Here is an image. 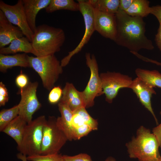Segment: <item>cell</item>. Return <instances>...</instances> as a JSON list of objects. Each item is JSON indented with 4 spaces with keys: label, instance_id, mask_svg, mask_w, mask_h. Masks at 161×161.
Masks as SVG:
<instances>
[{
    "label": "cell",
    "instance_id": "1",
    "mask_svg": "<svg viewBox=\"0 0 161 161\" xmlns=\"http://www.w3.org/2000/svg\"><path fill=\"white\" fill-rule=\"evenodd\" d=\"M115 16L117 31L114 41L117 44L126 48L131 52L154 49L152 41L145 35V24L143 18L130 16L119 10Z\"/></svg>",
    "mask_w": 161,
    "mask_h": 161
},
{
    "label": "cell",
    "instance_id": "2",
    "mask_svg": "<svg viewBox=\"0 0 161 161\" xmlns=\"http://www.w3.org/2000/svg\"><path fill=\"white\" fill-rule=\"evenodd\" d=\"M33 32L31 42L32 54L36 57L53 55L59 52L65 40L63 29L47 24L38 26Z\"/></svg>",
    "mask_w": 161,
    "mask_h": 161
},
{
    "label": "cell",
    "instance_id": "3",
    "mask_svg": "<svg viewBox=\"0 0 161 161\" xmlns=\"http://www.w3.org/2000/svg\"><path fill=\"white\" fill-rule=\"evenodd\" d=\"M129 157L139 161H157L160 156L158 142L149 129L141 126L137 136L126 145Z\"/></svg>",
    "mask_w": 161,
    "mask_h": 161
},
{
    "label": "cell",
    "instance_id": "4",
    "mask_svg": "<svg viewBox=\"0 0 161 161\" xmlns=\"http://www.w3.org/2000/svg\"><path fill=\"white\" fill-rule=\"evenodd\" d=\"M31 68L39 75L44 87L50 91L63 72L61 62L54 54L41 57L28 55Z\"/></svg>",
    "mask_w": 161,
    "mask_h": 161
},
{
    "label": "cell",
    "instance_id": "5",
    "mask_svg": "<svg viewBox=\"0 0 161 161\" xmlns=\"http://www.w3.org/2000/svg\"><path fill=\"white\" fill-rule=\"evenodd\" d=\"M47 120L40 116L27 123L20 145V153L26 156L41 154L43 128Z\"/></svg>",
    "mask_w": 161,
    "mask_h": 161
},
{
    "label": "cell",
    "instance_id": "6",
    "mask_svg": "<svg viewBox=\"0 0 161 161\" xmlns=\"http://www.w3.org/2000/svg\"><path fill=\"white\" fill-rule=\"evenodd\" d=\"M56 118L49 116L43 128L40 155L59 153L68 140L64 133L58 126Z\"/></svg>",
    "mask_w": 161,
    "mask_h": 161
},
{
    "label": "cell",
    "instance_id": "7",
    "mask_svg": "<svg viewBox=\"0 0 161 161\" xmlns=\"http://www.w3.org/2000/svg\"><path fill=\"white\" fill-rule=\"evenodd\" d=\"M86 64L90 71V76L84 90L81 92L84 106L88 108L94 104V99L103 95L102 83L98 73V67L95 55L90 53L85 54Z\"/></svg>",
    "mask_w": 161,
    "mask_h": 161
},
{
    "label": "cell",
    "instance_id": "8",
    "mask_svg": "<svg viewBox=\"0 0 161 161\" xmlns=\"http://www.w3.org/2000/svg\"><path fill=\"white\" fill-rule=\"evenodd\" d=\"M79 11L84 19L85 30L83 37L78 45L61 61V66L64 67L69 63L71 58L79 52L84 45L88 43L94 32L95 31L94 21V10L88 0H78Z\"/></svg>",
    "mask_w": 161,
    "mask_h": 161
},
{
    "label": "cell",
    "instance_id": "9",
    "mask_svg": "<svg viewBox=\"0 0 161 161\" xmlns=\"http://www.w3.org/2000/svg\"><path fill=\"white\" fill-rule=\"evenodd\" d=\"M38 86L37 82H29L23 89H19L18 94L21 96L19 103V115L28 123L32 120L34 113L41 107L36 92Z\"/></svg>",
    "mask_w": 161,
    "mask_h": 161
},
{
    "label": "cell",
    "instance_id": "10",
    "mask_svg": "<svg viewBox=\"0 0 161 161\" xmlns=\"http://www.w3.org/2000/svg\"><path fill=\"white\" fill-rule=\"evenodd\" d=\"M100 76L103 94L105 95L106 101L109 103L112 102L120 89L129 88L133 81L128 75L119 72H107L101 73Z\"/></svg>",
    "mask_w": 161,
    "mask_h": 161
},
{
    "label": "cell",
    "instance_id": "11",
    "mask_svg": "<svg viewBox=\"0 0 161 161\" xmlns=\"http://www.w3.org/2000/svg\"><path fill=\"white\" fill-rule=\"evenodd\" d=\"M0 10L10 23L21 30L24 35L31 42L34 32L28 24L22 0H18L15 4L13 5L0 0Z\"/></svg>",
    "mask_w": 161,
    "mask_h": 161
},
{
    "label": "cell",
    "instance_id": "12",
    "mask_svg": "<svg viewBox=\"0 0 161 161\" xmlns=\"http://www.w3.org/2000/svg\"><path fill=\"white\" fill-rule=\"evenodd\" d=\"M94 10L95 31L103 37L114 41L117 31L115 15Z\"/></svg>",
    "mask_w": 161,
    "mask_h": 161
},
{
    "label": "cell",
    "instance_id": "13",
    "mask_svg": "<svg viewBox=\"0 0 161 161\" xmlns=\"http://www.w3.org/2000/svg\"><path fill=\"white\" fill-rule=\"evenodd\" d=\"M154 87L151 85L137 77L133 80L129 88L136 94L142 104L149 111L154 117L157 124L158 123L154 112L151 99L153 94H156Z\"/></svg>",
    "mask_w": 161,
    "mask_h": 161
},
{
    "label": "cell",
    "instance_id": "14",
    "mask_svg": "<svg viewBox=\"0 0 161 161\" xmlns=\"http://www.w3.org/2000/svg\"><path fill=\"white\" fill-rule=\"evenodd\" d=\"M18 27L13 25L0 10V49L10 44L13 40L23 37Z\"/></svg>",
    "mask_w": 161,
    "mask_h": 161
},
{
    "label": "cell",
    "instance_id": "15",
    "mask_svg": "<svg viewBox=\"0 0 161 161\" xmlns=\"http://www.w3.org/2000/svg\"><path fill=\"white\" fill-rule=\"evenodd\" d=\"M67 105L73 112L85 107L81 92L78 91L74 85L67 82L63 89L62 97L59 101Z\"/></svg>",
    "mask_w": 161,
    "mask_h": 161
},
{
    "label": "cell",
    "instance_id": "16",
    "mask_svg": "<svg viewBox=\"0 0 161 161\" xmlns=\"http://www.w3.org/2000/svg\"><path fill=\"white\" fill-rule=\"evenodd\" d=\"M51 0H22L24 9L28 24L34 32L36 27L35 19L38 12L45 8Z\"/></svg>",
    "mask_w": 161,
    "mask_h": 161
},
{
    "label": "cell",
    "instance_id": "17",
    "mask_svg": "<svg viewBox=\"0 0 161 161\" xmlns=\"http://www.w3.org/2000/svg\"><path fill=\"white\" fill-rule=\"evenodd\" d=\"M58 106L61 116L56 118V124L64 133L68 140L71 141L73 140L71 121L73 112L67 105L61 102L58 103Z\"/></svg>",
    "mask_w": 161,
    "mask_h": 161
},
{
    "label": "cell",
    "instance_id": "18",
    "mask_svg": "<svg viewBox=\"0 0 161 161\" xmlns=\"http://www.w3.org/2000/svg\"><path fill=\"white\" fill-rule=\"evenodd\" d=\"M15 66L30 67L28 55L25 53L13 55L0 54V71L6 72L8 69Z\"/></svg>",
    "mask_w": 161,
    "mask_h": 161
},
{
    "label": "cell",
    "instance_id": "19",
    "mask_svg": "<svg viewBox=\"0 0 161 161\" xmlns=\"http://www.w3.org/2000/svg\"><path fill=\"white\" fill-rule=\"evenodd\" d=\"M27 124V122L18 115L6 127L2 132L13 139L18 146L21 142Z\"/></svg>",
    "mask_w": 161,
    "mask_h": 161
},
{
    "label": "cell",
    "instance_id": "20",
    "mask_svg": "<svg viewBox=\"0 0 161 161\" xmlns=\"http://www.w3.org/2000/svg\"><path fill=\"white\" fill-rule=\"evenodd\" d=\"M20 52L33 54L32 44L26 37L14 39L8 46L0 49V54L3 55L15 54Z\"/></svg>",
    "mask_w": 161,
    "mask_h": 161
},
{
    "label": "cell",
    "instance_id": "21",
    "mask_svg": "<svg viewBox=\"0 0 161 161\" xmlns=\"http://www.w3.org/2000/svg\"><path fill=\"white\" fill-rule=\"evenodd\" d=\"M93 8L103 13L115 15L119 9L120 0H89Z\"/></svg>",
    "mask_w": 161,
    "mask_h": 161
},
{
    "label": "cell",
    "instance_id": "22",
    "mask_svg": "<svg viewBox=\"0 0 161 161\" xmlns=\"http://www.w3.org/2000/svg\"><path fill=\"white\" fill-rule=\"evenodd\" d=\"M149 4L148 0H134L129 8L124 12L130 16L143 18L151 13V7Z\"/></svg>",
    "mask_w": 161,
    "mask_h": 161
},
{
    "label": "cell",
    "instance_id": "23",
    "mask_svg": "<svg viewBox=\"0 0 161 161\" xmlns=\"http://www.w3.org/2000/svg\"><path fill=\"white\" fill-rule=\"evenodd\" d=\"M45 9L47 13L63 10L77 11H79V6L78 2L73 0H51Z\"/></svg>",
    "mask_w": 161,
    "mask_h": 161
},
{
    "label": "cell",
    "instance_id": "24",
    "mask_svg": "<svg viewBox=\"0 0 161 161\" xmlns=\"http://www.w3.org/2000/svg\"><path fill=\"white\" fill-rule=\"evenodd\" d=\"M135 73L138 77L154 87L161 89V74L156 70H148L137 68Z\"/></svg>",
    "mask_w": 161,
    "mask_h": 161
},
{
    "label": "cell",
    "instance_id": "25",
    "mask_svg": "<svg viewBox=\"0 0 161 161\" xmlns=\"http://www.w3.org/2000/svg\"><path fill=\"white\" fill-rule=\"evenodd\" d=\"M18 105L9 109H3L0 112V131L2 132L6 127L19 115Z\"/></svg>",
    "mask_w": 161,
    "mask_h": 161
},
{
    "label": "cell",
    "instance_id": "26",
    "mask_svg": "<svg viewBox=\"0 0 161 161\" xmlns=\"http://www.w3.org/2000/svg\"><path fill=\"white\" fill-rule=\"evenodd\" d=\"M79 114L82 118L85 124L90 126L93 130H97L98 127L97 120L92 117L84 107H81L73 112Z\"/></svg>",
    "mask_w": 161,
    "mask_h": 161
},
{
    "label": "cell",
    "instance_id": "27",
    "mask_svg": "<svg viewBox=\"0 0 161 161\" xmlns=\"http://www.w3.org/2000/svg\"><path fill=\"white\" fill-rule=\"evenodd\" d=\"M29 161H63V155L59 153L46 155H36L27 156Z\"/></svg>",
    "mask_w": 161,
    "mask_h": 161
},
{
    "label": "cell",
    "instance_id": "28",
    "mask_svg": "<svg viewBox=\"0 0 161 161\" xmlns=\"http://www.w3.org/2000/svg\"><path fill=\"white\" fill-rule=\"evenodd\" d=\"M63 94V90L59 86H54L50 91L48 99L49 103L52 104L58 103Z\"/></svg>",
    "mask_w": 161,
    "mask_h": 161
},
{
    "label": "cell",
    "instance_id": "29",
    "mask_svg": "<svg viewBox=\"0 0 161 161\" xmlns=\"http://www.w3.org/2000/svg\"><path fill=\"white\" fill-rule=\"evenodd\" d=\"M72 131L73 140H77L87 135L93 130L90 126L85 124L78 128L73 129Z\"/></svg>",
    "mask_w": 161,
    "mask_h": 161
},
{
    "label": "cell",
    "instance_id": "30",
    "mask_svg": "<svg viewBox=\"0 0 161 161\" xmlns=\"http://www.w3.org/2000/svg\"><path fill=\"white\" fill-rule=\"evenodd\" d=\"M63 161H92L90 156L85 153L73 156L63 155Z\"/></svg>",
    "mask_w": 161,
    "mask_h": 161
},
{
    "label": "cell",
    "instance_id": "31",
    "mask_svg": "<svg viewBox=\"0 0 161 161\" xmlns=\"http://www.w3.org/2000/svg\"><path fill=\"white\" fill-rule=\"evenodd\" d=\"M29 82V78L26 74L23 73L22 71L18 75L15 79V83L16 85L20 89L25 87Z\"/></svg>",
    "mask_w": 161,
    "mask_h": 161
},
{
    "label": "cell",
    "instance_id": "32",
    "mask_svg": "<svg viewBox=\"0 0 161 161\" xmlns=\"http://www.w3.org/2000/svg\"><path fill=\"white\" fill-rule=\"evenodd\" d=\"M9 97L7 89L4 84L0 82V106H5L9 100Z\"/></svg>",
    "mask_w": 161,
    "mask_h": 161
},
{
    "label": "cell",
    "instance_id": "33",
    "mask_svg": "<svg viewBox=\"0 0 161 161\" xmlns=\"http://www.w3.org/2000/svg\"><path fill=\"white\" fill-rule=\"evenodd\" d=\"M71 124L72 130L73 129L78 128L85 124V123L82 117L79 114L73 112Z\"/></svg>",
    "mask_w": 161,
    "mask_h": 161
},
{
    "label": "cell",
    "instance_id": "34",
    "mask_svg": "<svg viewBox=\"0 0 161 161\" xmlns=\"http://www.w3.org/2000/svg\"><path fill=\"white\" fill-rule=\"evenodd\" d=\"M151 14L155 16L159 24H161V5H157L151 7Z\"/></svg>",
    "mask_w": 161,
    "mask_h": 161
},
{
    "label": "cell",
    "instance_id": "35",
    "mask_svg": "<svg viewBox=\"0 0 161 161\" xmlns=\"http://www.w3.org/2000/svg\"><path fill=\"white\" fill-rule=\"evenodd\" d=\"M134 0H120L119 10L126 11L130 7Z\"/></svg>",
    "mask_w": 161,
    "mask_h": 161
},
{
    "label": "cell",
    "instance_id": "36",
    "mask_svg": "<svg viewBox=\"0 0 161 161\" xmlns=\"http://www.w3.org/2000/svg\"><path fill=\"white\" fill-rule=\"evenodd\" d=\"M160 114L161 115V111ZM152 132L156 137L158 142L159 146L161 148V123L153 129Z\"/></svg>",
    "mask_w": 161,
    "mask_h": 161
},
{
    "label": "cell",
    "instance_id": "37",
    "mask_svg": "<svg viewBox=\"0 0 161 161\" xmlns=\"http://www.w3.org/2000/svg\"><path fill=\"white\" fill-rule=\"evenodd\" d=\"M155 41L157 47L161 51V24H159L157 33L155 36Z\"/></svg>",
    "mask_w": 161,
    "mask_h": 161
},
{
    "label": "cell",
    "instance_id": "38",
    "mask_svg": "<svg viewBox=\"0 0 161 161\" xmlns=\"http://www.w3.org/2000/svg\"><path fill=\"white\" fill-rule=\"evenodd\" d=\"M17 158L21 160L22 161H27V156L23 154L19 153L17 155Z\"/></svg>",
    "mask_w": 161,
    "mask_h": 161
},
{
    "label": "cell",
    "instance_id": "39",
    "mask_svg": "<svg viewBox=\"0 0 161 161\" xmlns=\"http://www.w3.org/2000/svg\"><path fill=\"white\" fill-rule=\"evenodd\" d=\"M104 161H116L115 159L112 157H108Z\"/></svg>",
    "mask_w": 161,
    "mask_h": 161
},
{
    "label": "cell",
    "instance_id": "40",
    "mask_svg": "<svg viewBox=\"0 0 161 161\" xmlns=\"http://www.w3.org/2000/svg\"><path fill=\"white\" fill-rule=\"evenodd\" d=\"M155 64L158 65H160V66H161V63H160V62H157V61H155Z\"/></svg>",
    "mask_w": 161,
    "mask_h": 161
},
{
    "label": "cell",
    "instance_id": "41",
    "mask_svg": "<svg viewBox=\"0 0 161 161\" xmlns=\"http://www.w3.org/2000/svg\"><path fill=\"white\" fill-rule=\"evenodd\" d=\"M157 161H161V156L159 157Z\"/></svg>",
    "mask_w": 161,
    "mask_h": 161
}]
</instances>
